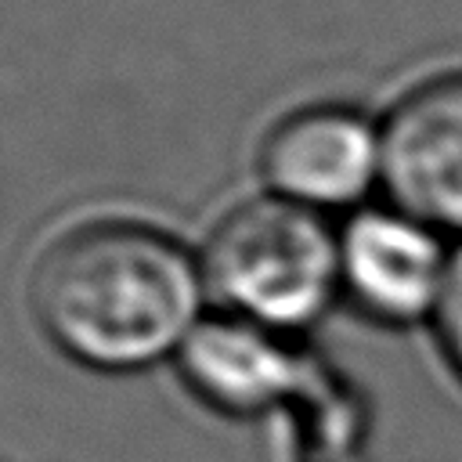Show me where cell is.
I'll list each match as a JSON object with an SVG mask.
<instances>
[{"label": "cell", "mask_w": 462, "mask_h": 462, "mask_svg": "<svg viewBox=\"0 0 462 462\" xmlns=\"http://www.w3.org/2000/svg\"><path fill=\"white\" fill-rule=\"evenodd\" d=\"M47 336L94 368H141L184 346L199 325L202 278L166 235L94 220L54 238L32 271Z\"/></svg>", "instance_id": "6da1fadb"}, {"label": "cell", "mask_w": 462, "mask_h": 462, "mask_svg": "<svg viewBox=\"0 0 462 462\" xmlns=\"http://www.w3.org/2000/svg\"><path fill=\"white\" fill-rule=\"evenodd\" d=\"M271 195L314 213L361 209L383 180L379 116L354 105H307L282 116L260 144Z\"/></svg>", "instance_id": "5b68a950"}, {"label": "cell", "mask_w": 462, "mask_h": 462, "mask_svg": "<svg viewBox=\"0 0 462 462\" xmlns=\"http://www.w3.org/2000/svg\"><path fill=\"white\" fill-rule=\"evenodd\" d=\"M433 332V346L437 357L444 361V368L455 375V383L462 386V242H455V256H451V274L440 296V307L430 321Z\"/></svg>", "instance_id": "52a82bcc"}, {"label": "cell", "mask_w": 462, "mask_h": 462, "mask_svg": "<svg viewBox=\"0 0 462 462\" xmlns=\"http://www.w3.org/2000/svg\"><path fill=\"white\" fill-rule=\"evenodd\" d=\"M202 282L235 318L274 332L303 328L339 296V231L289 199H249L213 227Z\"/></svg>", "instance_id": "7a4b0ae2"}, {"label": "cell", "mask_w": 462, "mask_h": 462, "mask_svg": "<svg viewBox=\"0 0 462 462\" xmlns=\"http://www.w3.org/2000/svg\"><path fill=\"white\" fill-rule=\"evenodd\" d=\"M379 195L462 242V61L415 76L379 116Z\"/></svg>", "instance_id": "3957f363"}, {"label": "cell", "mask_w": 462, "mask_h": 462, "mask_svg": "<svg viewBox=\"0 0 462 462\" xmlns=\"http://www.w3.org/2000/svg\"><path fill=\"white\" fill-rule=\"evenodd\" d=\"M285 332L220 314L195 325L180 346L184 379L199 397L224 411H260L282 401L296 375Z\"/></svg>", "instance_id": "8992f818"}, {"label": "cell", "mask_w": 462, "mask_h": 462, "mask_svg": "<svg viewBox=\"0 0 462 462\" xmlns=\"http://www.w3.org/2000/svg\"><path fill=\"white\" fill-rule=\"evenodd\" d=\"M451 256L448 235L379 199L354 209L339 231V292L379 325H430Z\"/></svg>", "instance_id": "277c9868"}]
</instances>
